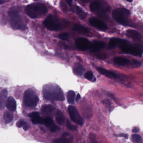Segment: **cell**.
<instances>
[{
  "mask_svg": "<svg viewBox=\"0 0 143 143\" xmlns=\"http://www.w3.org/2000/svg\"><path fill=\"white\" fill-rule=\"evenodd\" d=\"M91 10L99 16H103L106 14L109 10V7L98 1H95L91 3L89 6Z\"/></svg>",
  "mask_w": 143,
  "mask_h": 143,
  "instance_id": "ba28073f",
  "label": "cell"
},
{
  "mask_svg": "<svg viewBox=\"0 0 143 143\" xmlns=\"http://www.w3.org/2000/svg\"><path fill=\"white\" fill-rule=\"evenodd\" d=\"M93 77H94L93 73L91 71L87 72L84 74L85 78H86L87 80H89V81H92V79H93Z\"/></svg>",
  "mask_w": 143,
  "mask_h": 143,
  "instance_id": "f546056e",
  "label": "cell"
},
{
  "mask_svg": "<svg viewBox=\"0 0 143 143\" xmlns=\"http://www.w3.org/2000/svg\"><path fill=\"white\" fill-rule=\"evenodd\" d=\"M129 11L125 8L116 9L112 12V17L120 24L123 25H127L129 23Z\"/></svg>",
  "mask_w": 143,
  "mask_h": 143,
  "instance_id": "5b68a950",
  "label": "cell"
},
{
  "mask_svg": "<svg viewBox=\"0 0 143 143\" xmlns=\"http://www.w3.org/2000/svg\"><path fill=\"white\" fill-rule=\"evenodd\" d=\"M8 91L6 89H4L0 92V109L3 110L6 106V102L7 100Z\"/></svg>",
  "mask_w": 143,
  "mask_h": 143,
  "instance_id": "e0dca14e",
  "label": "cell"
},
{
  "mask_svg": "<svg viewBox=\"0 0 143 143\" xmlns=\"http://www.w3.org/2000/svg\"><path fill=\"white\" fill-rule=\"evenodd\" d=\"M73 140L71 135L68 133H65L61 137L53 140V143H70Z\"/></svg>",
  "mask_w": 143,
  "mask_h": 143,
  "instance_id": "4fadbf2b",
  "label": "cell"
},
{
  "mask_svg": "<svg viewBox=\"0 0 143 143\" xmlns=\"http://www.w3.org/2000/svg\"><path fill=\"white\" fill-rule=\"evenodd\" d=\"M43 25L50 31H55L60 28L61 24L57 17L52 14L49 15L45 19Z\"/></svg>",
  "mask_w": 143,
  "mask_h": 143,
  "instance_id": "52a82bcc",
  "label": "cell"
},
{
  "mask_svg": "<svg viewBox=\"0 0 143 143\" xmlns=\"http://www.w3.org/2000/svg\"><path fill=\"white\" fill-rule=\"evenodd\" d=\"M6 106L10 111H14L16 109V103L12 97H9L7 99Z\"/></svg>",
  "mask_w": 143,
  "mask_h": 143,
  "instance_id": "5bb4252c",
  "label": "cell"
},
{
  "mask_svg": "<svg viewBox=\"0 0 143 143\" xmlns=\"http://www.w3.org/2000/svg\"><path fill=\"white\" fill-rule=\"evenodd\" d=\"M44 124L49 128H50L55 125L53 119L50 117H47L44 118Z\"/></svg>",
  "mask_w": 143,
  "mask_h": 143,
  "instance_id": "83f0119b",
  "label": "cell"
},
{
  "mask_svg": "<svg viewBox=\"0 0 143 143\" xmlns=\"http://www.w3.org/2000/svg\"><path fill=\"white\" fill-rule=\"evenodd\" d=\"M27 123L26 122L24 121L23 120H20L19 121L17 122L16 125L17 127L18 128H22L24 127V126H25L27 124Z\"/></svg>",
  "mask_w": 143,
  "mask_h": 143,
  "instance_id": "d6a6232c",
  "label": "cell"
},
{
  "mask_svg": "<svg viewBox=\"0 0 143 143\" xmlns=\"http://www.w3.org/2000/svg\"><path fill=\"white\" fill-rule=\"evenodd\" d=\"M55 110V107L51 104H47L43 106L41 109L42 112L46 115L51 114Z\"/></svg>",
  "mask_w": 143,
  "mask_h": 143,
  "instance_id": "7402d4cb",
  "label": "cell"
},
{
  "mask_svg": "<svg viewBox=\"0 0 143 143\" xmlns=\"http://www.w3.org/2000/svg\"><path fill=\"white\" fill-rule=\"evenodd\" d=\"M98 71L100 73L105 77L110 78H118V76L116 73L111 71L106 70L104 68L99 67L98 68Z\"/></svg>",
  "mask_w": 143,
  "mask_h": 143,
  "instance_id": "2e32d148",
  "label": "cell"
},
{
  "mask_svg": "<svg viewBox=\"0 0 143 143\" xmlns=\"http://www.w3.org/2000/svg\"><path fill=\"white\" fill-rule=\"evenodd\" d=\"M56 121L58 124L60 125L63 124L64 123L65 118L63 113L60 111H58L57 113L56 117Z\"/></svg>",
  "mask_w": 143,
  "mask_h": 143,
  "instance_id": "d4e9b609",
  "label": "cell"
},
{
  "mask_svg": "<svg viewBox=\"0 0 143 143\" xmlns=\"http://www.w3.org/2000/svg\"><path fill=\"white\" fill-rule=\"evenodd\" d=\"M122 41V39H118L116 38H112L111 39L109 42V46L110 48H113L118 45H120Z\"/></svg>",
  "mask_w": 143,
  "mask_h": 143,
  "instance_id": "cb8c5ba5",
  "label": "cell"
},
{
  "mask_svg": "<svg viewBox=\"0 0 143 143\" xmlns=\"http://www.w3.org/2000/svg\"><path fill=\"white\" fill-rule=\"evenodd\" d=\"M89 143H99L95 135L93 133H90L89 136Z\"/></svg>",
  "mask_w": 143,
  "mask_h": 143,
  "instance_id": "f1b7e54d",
  "label": "cell"
},
{
  "mask_svg": "<svg viewBox=\"0 0 143 143\" xmlns=\"http://www.w3.org/2000/svg\"><path fill=\"white\" fill-rule=\"evenodd\" d=\"M105 43L100 41H97L92 44L90 50L91 52L97 53L104 47Z\"/></svg>",
  "mask_w": 143,
  "mask_h": 143,
  "instance_id": "9a60e30c",
  "label": "cell"
},
{
  "mask_svg": "<svg viewBox=\"0 0 143 143\" xmlns=\"http://www.w3.org/2000/svg\"><path fill=\"white\" fill-rule=\"evenodd\" d=\"M66 126L67 128L70 130L76 131L77 130V127H76L75 126L72 124L68 120H67V121Z\"/></svg>",
  "mask_w": 143,
  "mask_h": 143,
  "instance_id": "836d02e7",
  "label": "cell"
},
{
  "mask_svg": "<svg viewBox=\"0 0 143 143\" xmlns=\"http://www.w3.org/2000/svg\"><path fill=\"white\" fill-rule=\"evenodd\" d=\"M73 10H74L73 11H74V12H76L77 14H78V15L79 16V17L82 19H85V18L86 17L87 14L85 13V12L83 11L82 9H80V8H79L78 6H76L74 9H73Z\"/></svg>",
  "mask_w": 143,
  "mask_h": 143,
  "instance_id": "4316f807",
  "label": "cell"
},
{
  "mask_svg": "<svg viewBox=\"0 0 143 143\" xmlns=\"http://www.w3.org/2000/svg\"><path fill=\"white\" fill-rule=\"evenodd\" d=\"M126 35L135 40H139L141 37L139 33L134 30H128L126 32Z\"/></svg>",
  "mask_w": 143,
  "mask_h": 143,
  "instance_id": "ac0fdd59",
  "label": "cell"
},
{
  "mask_svg": "<svg viewBox=\"0 0 143 143\" xmlns=\"http://www.w3.org/2000/svg\"><path fill=\"white\" fill-rule=\"evenodd\" d=\"M67 3H68L69 5H72V1H67Z\"/></svg>",
  "mask_w": 143,
  "mask_h": 143,
  "instance_id": "74e56055",
  "label": "cell"
},
{
  "mask_svg": "<svg viewBox=\"0 0 143 143\" xmlns=\"http://www.w3.org/2000/svg\"><path fill=\"white\" fill-rule=\"evenodd\" d=\"M133 141L136 143H139L141 141V137L140 135L137 134L133 135L132 136Z\"/></svg>",
  "mask_w": 143,
  "mask_h": 143,
  "instance_id": "4dcf8cb0",
  "label": "cell"
},
{
  "mask_svg": "<svg viewBox=\"0 0 143 143\" xmlns=\"http://www.w3.org/2000/svg\"><path fill=\"white\" fill-rule=\"evenodd\" d=\"M120 46L123 52L126 54L138 56L143 53V46L139 44H131L126 40L122 39Z\"/></svg>",
  "mask_w": 143,
  "mask_h": 143,
  "instance_id": "277c9868",
  "label": "cell"
},
{
  "mask_svg": "<svg viewBox=\"0 0 143 143\" xmlns=\"http://www.w3.org/2000/svg\"><path fill=\"white\" fill-rule=\"evenodd\" d=\"M114 63L118 66H124L128 64L129 60L123 57H116L114 59Z\"/></svg>",
  "mask_w": 143,
  "mask_h": 143,
  "instance_id": "44dd1931",
  "label": "cell"
},
{
  "mask_svg": "<svg viewBox=\"0 0 143 143\" xmlns=\"http://www.w3.org/2000/svg\"><path fill=\"white\" fill-rule=\"evenodd\" d=\"M10 24L14 30H24L26 27V22L21 13L20 8L13 7L8 12Z\"/></svg>",
  "mask_w": 143,
  "mask_h": 143,
  "instance_id": "6da1fadb",
  "label": "cell"
},
{
  "mask_svg": "<svg viewBox=\"0 0 143 143\" xmlns=\"http://www.w3.org/2000/svg\"><path fill=\"white\" fill-rule=\"evenodd\" d=\"M39 98L34 91L31 89L26 90L24 93L23 97L24 103L29 107H34L38 104Z\"/></svg>",
  "mask_w": 143,
  "mask_h": 143,
  "instance_id": "8992f818",
  "label": "cell"
},
{
  "mask_svg": "<svg viewBox=\"0 0 143 143\" xmlns=\"http://www.w3.org/2000/svg\"><path fill=\"white\" fill-rule=\"evenodd\" d=\"M60 130V127H59L58 126H56V125H55L54 126H53L52 127H51L50 128V131L52 132H55L56 131H58Z\"/></svg>",
  "mask_w": 143,
  "mask_h": 143,
  "instance_id": "e575fe53",
  "label": "cell"
},
{
  "mask_svg": "<svg viewBox=\"0 0 143 143\" xmlns=\"http://www.w3.org/2000/svg\"><path fill=\"white\" fill-rule=\"evenodd\" d=\"M74 73L78 76H82L84 71V68L81 64L76 63L73 68Z\"/></svg>",
  "mask_w": 143,
  "mask_h": 143,
  "instance_id": "ffe728a7",
  "label": "cell"
},
{
  "mask_svg": "<svg viewBox=\"0 0 143 143\" xmlns=\"http://www.w3.org/2000/svg\"><path fill=\"white\" fill-rule=\"evenodd\" d=\"M43 97L48 100L63 101L65 100L64 94L61 89L58 85L48 84L44 85L43 89Z\"/></svg>",
  "mask_w": 143,
  "mask_h": 143,
  "instance_id": "7a4b0ae2",
  "label": "cell"
},
{
  "mask_svg": "<svg viewBox=\"0 0 143 143\" xmlns=\"http://www.w3.org/2000/svg\"><path fill=\"white\" fill-rule=\"evenodd\" d=\"M133 132L134 133H137L138 131V129L137 128H135L133 129Z\"/></svg>",
  "mask_w": 143,
  "mask_h": 143,
  "instance_id": "8d00e7d4",
  "label": "cell"
},
{
  "mask_svg": "<svg viewBox=\"0 0 143 143\" xmlns=\"http://www.w3.org/2000/svg\"><path fill=\"white\" fill-rule=\"evenodd\" d=\"M75 97V93L73 91H69L67 94V97L68 103L74 104Z\"/></svg>",
  "mask_w": 143,
  "mask_h": 143,
  "instance_id": "484cf974",
  "label": "cell"
},
{
  "mask_svg": "<svg viewBox=\"0 0 143 143\" xmlns=\"http://www.w3.org/2000/svg\"><path fill=\"white\" fill-rule=\"evenodd\" d=\"M4 121L6 124H9L11 122L13 119V115L11 111H6L4 115Z\"/></svg>",
  "mask_w": 143,
  "mask_h": 143,
  "instance_id": "603a6c76",
  "label": "cell"
},
{
  "mask_svg": "<svg viewBox=\"0 0 143 143\" xmlns=\"http://www.w3.org/2000/svg\"><path fill=\"white\" fill-rule=\"evenodd\" d=\"M81 98V96L79 94H78L77 95V97H76V100L77 102H78V100L80 99Z\"/></svg>",
  "mask_w": 143,
  "mask_h": 143,
  "instance_id": "d590c367",
  "label": "cell"
},
{
  "mask_svg": "<svg viewBox=\"0 0 143 143\" xmlns=\"http://www.w3.org/2000/svg\"><path fill=\"white\" fill-rule=\"evenodd\" d=\"M48 9L44 4L40 3H33L27 6L26 8V14L32 19L38 18L44 15Z\"/></svg>",
  "mask_w": 143,
  "mask_h": 143,
  "instance_id": "3957f363",
  "label": "cell"
},
{
  "mask_svg": "<svg viewBox=\"0 0 143 143\" xmlns=\"http://www.w3.org/2000/svg\"><path fill=\"white\" fill-rule=\"evenodd\" d=\"M89 22L93 27L101 30H104L107 29V26L104 22L95 18L90 19Z\"/></svg>",
  "mask_w": 143,
  "mask_h": 143,
  "instance_id": "8fae6325",
  "label": "cell"
},
{
  "mask_svg": "<svg viewBox=\"0 0 143 143\" xmlns=\"http://www.w3.org/2000/svg\"><path fill=\"white\" fill-rule=\"evenodd\" d=\"M73 30L78 33L82 34H86L89 33V29H88L87 28L79 24L74 25L73 26Z\"/></svg>",
  "mask_w": 143,
  "mask_h": 143,
  "instance_id": "d6986e66",
  "label": "cell"
},
{
  "mask_svg": "<svg viewBox=\"0 0 143 143\" xmlns=\"http://www.w3.org/2000/svg\"><path fill=\"white\" fill-rule=\"evenodd\" d=\"M68 110L70 118L72 121L81 126L83 124V118L81 116L76 107L73 106H68Z\"/></svg>",
  "mask_w": 143,
  "mask_h": 143,
  "instance_id": "9c48e42d",
  "label": "cell"
},
{
  "mask_svg": "<svg viewBox=\"0 0 143 143\" xmlns=\"http://www.w3.org/2000/svg\"><path fill=\"white\" fill-rule=\"evenodd\" d=\"M58 37L63 40H67L69 38V34L67 33H62L59 35Z\"/></svg>",
  "mask_w": 143,
  "mask_h": 143,
  "instance_id": "1f68e13d",
  "label": "cell"
},
{
  "mask_svg": "<svg viewBox=\"0 0 143 143\" xmlns=\"http://www.w3.org/2000/svg\"><path fill=\"white\" fill-rule=\"evenodd\" d=\"M92 44L88 39L85 38H78L75 40V44L77 48L81 51L90 49Z\"/></svg>",
  "mask_w": 143,
  "mask_h": 143,
  "instance_id": "30bf717a",
  "label": "cell"
},
{
  "mask_svg": "<svg viewBox=\"0 0 143 143\" xmlns=\"http://www.w3.org/2000/svg\"><path fill=\"white\" fill-rule=\"evenodd\" d=\"M28 116L31 118L32 122L34 124H44V118L40 117L39 113L38 112H33L28 115Z\"/></svg>",
  "mask_w": 143,
  "mask_h": 143,
  "instance_id": "7c38bea8",
  "label": "cell"
}]
</instances>
